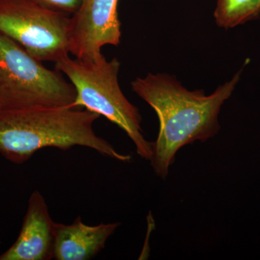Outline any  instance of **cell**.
<instances>
[{"mask_svg":"<svg viewBox=\"0 0 260 260\" xmlns=\"http://www.w3.org/2000/svg\"><path fill=\"white\" fill-rule=\"evenodd\" d=\"M0 32L42 62L70 54V17L36 0H0Z\"/></svg>","mask_w":260,"mask_h":260,"instance_id":"5","label":"cell"},{"mask_svg":"<svg viewBox=\"0 0 260 260\" xmlns=\"http://www.w3.org/2000/svg\"><path fill=\"white\" fill-rule=\"evenodd\" d=\"M118 0H82L70 16V54L83 60L102 55L104 46L120 44Z\"/></svg>","mask_w":260,"mask_h":260,"instance_id":"6","label":"cell"},{"mask_svg":"<svg viewBox=\"0 0 260 260\" xmlns=\"http://www.w3.org/2000/svg\"><path fill=\"white\" fill-rule=\"evenodd\" d=\"M75 97L74 87L60 72L46 68L0 32V113L72 107Z\"/></svg>","mask_w":260,"mask_h":260,"instance_id":"4","label":"cell"},{"mask_svg":"<svg viewBox=\"0 0 260 260\" xmlns=\"http://www.w3.org/2000/svg\"><path fill=\"white\" fill-rule=\"evenodd\" d=\"M119 226V223L86 225L80 216L69 225L55 223L53 259H92L105 247L108 239Z\"/></svg>","mask_w":260,"mask_h":260,"instance_id":"8","label":"cell"},{"mask_svg":"<svg viewBox=\"0 0 260 260\" xmlns=\"http://www.w3.org/2000/svg\"><path fill=\"white\" fill-rule=\"evenodd\" d=\"M49 9L73 15L79 9L82 0H36Z\"/></svg>","mask_w":260,"mask_h":260,"instance_id":"10","label":"cell"},{"mask_svg":"<svg viewBox=\"0 0 260 260\" xmlns=\"http://www.w3.org/2000/svg\"><path fill=\"white\" fill-rule=\"evenodd\" d=\"M119 68L116 58L109 61L103 54L94 60L68 56L55 63V69L68 78L76 92L72 107H84L107 118L125 132L142 158L150 160L153 143L143 136L138 108L121 91L118 81Z\"/></svg>","mask_w":260,"mask_h":260,"instance_id":"3","label":"cell"},{"mask_svg":"<svg viewBox=\"0 0 260 260\" xmlns=\"http://www.w3.org/2000/svg\"><path fill=\"white\" fill-rule=\"evenodd\" d=\"M260 0H218L214 12L215 23L229 29L259 18Z\"/></svg>","mask_w":260,"mask_h":260,"instance_id":"9","label":"cell"},{"mask_svg":"<svg viewBox=\"0 0 260 260\" xmlns=\"http://www.w3.org/2000/svg\"><path fill=\"white\" fill-rule=\"evenodd\" d=\"M54 229L45 199L39 191H32L18 237L0 260L53 259Z\"/></svg>","mask_w":260,"mask_h":260,"instance_id":"7","label":"cell"},{"mask_svg":"<svg viewBox=\"0 0 260 260\" xmlns=\"http://www.w3.org/2000/svg\"><path fill=\"white\" fill-rule=\"evenodd\" d=\"M100 116L70 107L0 113V154L13 164H22L42 149L67 150L82 146L119 161H129V155L116 151L94 131V123Z\"/></svg>","mask_w":260,"mask_h":260,"instance_id":"2","label":"cell"},{"mask_svg":"<svg viewBox=\"0 0 260 260\" xmlns=\"http://www.w3.org/2000/svg\"><path fill=\"white\" fill-rule=\"evenodd\" d=\"M242 73V69L208 95L204 90L189 91L167 74L149 73L132 82L133 91L158 116L160 129L150 160L158 177L167 178L176 154L184 145L205 142L218 134L220 109L232 96Z\"/></svg>","mask_w":260,"mask_h":260,"instance_id":"1","label":"cell"}]
</instances>
